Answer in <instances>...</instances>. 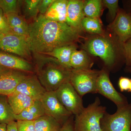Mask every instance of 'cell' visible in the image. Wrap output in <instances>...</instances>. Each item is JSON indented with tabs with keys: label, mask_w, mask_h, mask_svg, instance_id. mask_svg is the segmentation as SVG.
<instances>
[{
	"label": "cell",
	"mask_w": 131,
	"mask_h": 131,
	"mask_svg": "<svg viewBox=\"0 0 131 131\" xmlns=\"http://www.w3.org/2000/svg\"><path fill=\"white\" fill-rule=\"evenodd\" d=\"M6 131H18L16 121H12L7 124Z\"/></svg>",
	"instance_id": "obj_35"
},
{
	"label": "cell",
	"mask_w": 131,
	"mask_h": 131,
	"mask_svg": "<svg viewBox=\"0 0 131 131\" xmlns=\"http://www.w3.org/2000/svg\"><path fill=\"white\" fill-rule=\"evenodd\" d=\"M25 73L9 70L0 75V95L8 96L13 93L19 83L28 76Z\"/></svg>",
	"instance_id": "obj_13"
},
{
	"label": "cell",
	"mask_w": 131,
	"mask_h": 131,
	"mask_svg": "<svg viewBox=\"0 0 131 131\" xmlns=\"http://www.w3.org/2000/svg\"><path fill=\"white\" fill-rule=\"evenodd\" d=\"M131 83V79L128 78L121 77L118 81L119 88L121 92L128 91L130 88Z\"/></svg>",
	"instance_id": "obj_32"
},
{
	"label": "cell",
	"mask_w": 131,
	"mask_h": 131,
	"mask_svg": "<svg viewBox=\"0 0 131 131\" xmlns=\"http://www.w3.org/2000/svg\"><path fill=\"white\" fill-rule=\"evenodd\" d=\"M0 65L8 69L25 72L33 70L32 65L28 61L5 52L0 51Z\"/></svg>",
	"instance_id": "obj_15"
},
{
	"label": "cell",
	"mask_w": 131,
	"mask_h": 131,
	"mask_svg": "<svg viewBox=\"0 0 131 131\" xmlns=\"http://www.w3.org/2000/svg\"><path fill=\"white\" fill-rule=\"evenodd\" d=\"M103 5L109 10V13L112 19H114L118 12V0H103Z\"/></svg>",
	"instance_id": "obj_28"
},
{
	"label": "cell",
	"mask_w": 131,
	"mask_h": 131,
	"mask_svg": "<svg viewBox=\"0 0 131 131\" xmlns=\"http://www.w3.org/2000/svg\"><path fill=\"white\" fill-rule=\"evenodd\" d=\"M15 114L5 97H0V124H8L15 121Z\"/></svg>",
	"instance_id": "obj_25"
},
{
	"label": "cell",
	"mask_w": 131,
	"mask_h": 131,
	"mask_svg": "<svg viewBox=\"0 0 131 131\" xmlns=\"http://www.w3.org/2000/svg\"><path fill=\"white\" fill-rule=\"evenodd\" d=\"M102 131H131V102L117 108L116 112H106L101 122Z\"/></svg>",
	"instance_id": "obj_5"
},
{
	"label": "cell",
	"mask_w": 131,
	"mask_h": 131,
	"mask_svg": "<svg viewBox=\"0 0 131 131\" xmlns=\"http://www.w3.org/2000/svg\"><path fill=\"white\" fill-rule=\"evenodd\" d=\"M10 69H8L4 68V67L0 65V75L7 72Z\"/></svg>",
	"instance_id": "obj_37"
},
{
	"label": "cell",
	"mask_w": 131,
	"mask_h": 131,
	"mask_svg": "<svg viewBox=\"0 0 131 131\" xmlns=\"http://www.w3.org/2000/svg\"><path fill=\"white\" fill-rule=\"evenodd\" d=\"M45 115V112L41 101L37 100L20 113L15 115V118L16 121H34Z\"/></svg>",
	"instance_id": "obj_18"
},
{
	"label": "cell",
	"mask_w": 131,
	"mask_h": 131,
	"mask_svg": "<svg viewBox=\"0 0 131 131\" xmlns=\"http://www.w3.org/2000/svg\"><path fill=\"white\" fill-rule=\"evenodd\" d=\"M0 31L3 34H14L2 10L0 8Z\"/></svg>",
	"instance_id": "obj_30"
},
{
	"label": "cell",
	"mask_w": 131,
	"mask_h": 131,
	"mask_svg": "<svg viewBox=\"0 0 131 131\" xmlns=\"http://www.w3.org/2000/svg\"><path fill=\"white\" fill-rule=\"evenodd\" d=\"M70 64L73 69H91L93 62L84 50H76L71 55Z\"/></svg>",
	"instance_id": "obj_21"
},
{
	"label": "cell",
	"mask_w": 131,
	"mask_h": 131,
	"mask_svg": "<svg viewBox=\"0 0 131 131\" xmlns=\"http://www.w3.org/2000/svg\"><path fill=\"white\" fill-rule=\"evenodd\" d=\"M106 112V108L101 105L100 98L86 107H84L79 114L75 115V131H102L101 121Z\"/></svg>",
	"instance_id": "obj_4"
},
{
	"label": "cell",
	"mask_w": 131,
	"mask_h": 131,
	"mask_svg": "<svg viewBox=\"0 0 131 131\" xmlns=\"http://www.w3.org/2000/svg\"><path fill=\"white\" fill-rule=\"evenodd\" d=\"M100 70L72 69L71 83L78 93L82 97L89 93H96V84Z\"/></svg>",
	"instance_id": "obj_6"
},
{
	"label": "cell",
	"mask_w": 131,
	"mask_h": 131,
	"mask_svg": "<svg viewBox=\"0 0 131 131\" xmlns=\"http://www.w3.org/2000/svg\"><path fill=\"white\" fill-rule=\"evenodd\" d=\"M46 92L37 75H28L19 83L14 93L22 94L35 100H40Z\"/></svg>",
	"instance_id": "obj_12"
},
{
	"label": "cell",
	"mask_w": 131,
	"mask_h": 131,
	"mask_svg": "<svg viewBox=\"0 0 131 131\" xmlns=\"http://www.w3.org/2000/svg\"><path fill=\"white\" fill-rule=\"evenodd\" d=\"M7 100L15 115L20 113L36 101L30 96L19 93H13L7 96Z\"/></svg>",
	"instance_id": "obj_19"
},
{
	"label": "cell",
	"mask_w": 131,
	"mask_h": 131,
	"mask_svg": "<svg viewBox=\"0 0 131 131\" xmlns=\"http://www.w3.org/2000/svg\"><path fill=\"white\" fill-rule=\"evenodd\" d=\"M40 101L46 114L54 118L62 126L73 115L61 104L55 91H46Z\"/></svg>",
	"instance_id": "obj_9"
},
{
	"label": "cell",
	"mask_w": 131,
	"mask_h": 131,
	"mask_svg": "<svg viewBox=\"0 0 131 131\" xmlns=\"http://www.w3.org/2000/svg\"><path fill=\"white\" fill-rule=\"evenodd\" d=\"M19 2L17 0H0V8L5 15L18 13Z\"/></svg>",
	"instance_id": "obj_27"
},
{
	"label": "cell",
	"mask_w": 131,
	"mask_h": 131,
	"mask_svg": "<svg viewBox=\"0 0 131 131\" xmlns=\"http://www.w3.org/2000/svg\"><path fill=\"white\" fill-rule=\"evenodd\" d=\"M10 29L14 34L28 38L29 25L18 13L5 15Z\"/></svg>",
	"instance_id": "obj_17"
},
{
	"label": "cell",
	"mask_w": 131,
	"mask_h": 131,
	"mask_svg": "<svg viewBox=\"0 0 131 131\" xmlns=\"http://www.w3.org/2000/svg\"><path fill=\"white\" fill-rule=\"evenodd\" d=\"M80 32L66 23L56 22L40 14L29 25L28 40L31 52L47 54L58 47L75 44Z\"/></svg>",
	"instance_id": "obj_1"
},
{
	"label": "cell",
	"mask_w": 131,
	"mask_h": 131,
	"mask_svg": "<svg viewBox=\"0 0 131 131\" xmlns=\"http://www.w3.org/2000/svg\"><path fill=\"white\" fill-rule=\"evenodd\" d=\"M0 49L27 59L31 57L28 38L15 34H4L0 38Z\"/></svg>",
	"instance_id": "obj_8"
},
{
	"label": "cell",
	"mask_w": 131,
	"mask_h": 131,
	"mask_svg": "<svg viewBox=\"0 0 131 131\" xmlns=\"http://www.w3.org/2000/svg\"><path fill=\"white\" fill-rule=\"evenodd\" d=\"M55 1L56 0H41L39 9L40 14L44 15Z\"/></svg>",
	"instance_id": "obj_33"
},
{
	"label": "cell",
	"mask_w": 131,
	"mask_h": 131,
	"mask_svg": "<svg viewBox=\"0 0 131 131\" xmlns=\"http://www.w3.org/2000/svg\"><path fill=\"white\" fill-rule=\"evenodd\" d=\"M16 121L18 131H36L34 121Z\"/></svg>",
	"instance_id": "obj_29"
},
{
	"label": "cell",
	"mask_w": 131,
	"mask_h": 131,
	"mask_svg": "<svg viewBox=\"0 0 131 131\" xmlns=\"http://www.w3.org/2000/svg\"><path fill=\"white\" fill-rule=\"evenodd\" d=\"M126 69L128 72L131 73V67H127Z\"/></svg>",
	"instance_id": "obj_38"
},
{
	"label": "cell",
	"mask_w": 131,
	"mask_h": 131,
	"mask_svg": "<svg viewBox=\"0 0 131 131\" xmlns=\"http://www.w3.org/2000/svg\"><path fill=\"white\" fill-rule=\"evenodd\" d=\"M128 92H131V83L130 84V88H129V90H128Z\"/></svg>",
	"instance_id": "obj_39"
},
{
	"label": "cell",
	"mask_w": 131,
	"mask_h": 131,
	"mask_svg": "<svg viewBox=\"0 0 131 131\" xmlns=\"http://www.w3.org/2000/svg\"><path fill=\"white\" fill-rule=\"evenodd\" d=\"M41 0H25L24 2V11L26 16L29 18H37L39 12V6Z\"/></svg>",
	"instance_id": "obj_26"
},
{
	"label": "cell",
	"mask_w": 131,
	"mask_h": 131,
	"mask_svg": "<svg viewBox=\"0 0 131 131\" xmlns=\"http://www.w3.org/2000/svg\"><path fill=\"white\" fill-rule=\"evenodd\" d=\"M122 50L127 67H131V38L122 45Z\"/></svg>",
	"instance_id": "obj_31"
},
{
	"label": "cell",
	"mask_w": 131,
	"mask_h": 131,
	"mask_svg": "<svg viewBox=\"0 0 131 131\" xmlns=\"http://www.w3.org/2000/svg\"><path fill=\"white\" fill-rule=\"evenodd\" d=\"M34 122L36 131H60L62 126L54 118L46 114Z\"/></svg>",
	"instance_id": "obj_22"
},
{
	"label": "cell",
	"mask_w": 131,
	"mask_h": 131,
	"mask_svg": "<svg viewBox=\"0 0 131 131\" xmlns=\"http://www.w3.org/2000/svg\"><path fill=\"white\" fill-rule=\"evenodd\" d=\"M81 30L95 35L105 34L99 18L84 17L81 23Z\"/></svg>",
	"instance_id": "obj_23"
},
{
	"label": "cell",
	"mask_w": 131,
	"mask_h": 131,
	"mask_svg": "<svg viewBox=\"0 0 131 131\" xmlns=\"http://www.w3.org/2000/svg\"><path fill=\"white\" fill-rule=\"evenodd\" d=\"M73 115L62 126L60 131H75Z\"/></svg>",
	"instance_id": "obj_34"
},
{
	"label": "cell",
	"mask_w": 131,
	"mask_h": 131,
	"mask_svg": "<svg viewBox=\"0 0 131 131\" xmlns=\"http://www.w3.org/2000/svg\"><path fill=\"white\" fill-rule=\"evenodd\" d=\"M83 3L84 1L69 0L67 6L66 23L80 32L82 30L81 23L84 17Z\"/></svg>",
	"instance_id": "obj_14"
},
{
	"label": "cell",
	"mask_w": 131,
	"mask_h": 131,
	"mask_svg": "<svg viewBox=\"0 0 131 131\" xmlns=\"http://www.w3.org/2000/svg\"><path fill=\"white\" fill-rule=\"evenodd\" d=\"M7 124H0V131H6Z\"/></svg>",
	"instance_id": "obj_36"
},
{
	"label": "cell",
	"mask_w": 131,
	"mask_h": 131,
	"mask_svg": "<svg viewBox=\"0 0 131 131\" xmlns=\"http://www.w3.org/2000/svg\"><path fill=\"white\" fill-rule=\"evenodd\" d=\"M68 0H56L44 15L46 18L56 22L66 23Z\"/></svg>",
	"instance_id": "obj_16"
},
{
	"label": "cell",
	"mask_w": 131,
	"mask_h": 131,
	"mask_svg": "<svg viewBox=\"0 0 131 131\" xmlns=\"http://www.w3.org/2000/svg\"><path fill=\"white\" fill-rule=\"evenodd\" d=\"M55 92L61 104L73 115L79 114L84 108L81 96L70 81L62 84Z\"/></svg>",
	"instance_id": "obj_7"
},
{
	"label": "cell",
	"mask_w": 131,
	"mask_h": 131,
	"mask_svg": "<svg viewBox=\"0 0 131 131\" xmlns=\"http://www.w3.org/2000/svg\"><path fill=\"white\" fill-rule=\"evenodd\" d=\"M77 49L75 44H73L58 47L46 55L56 59L66 68L72 69L70 64L71 57L73 52Z\"/></svg>",
	"instance_id": "obj_20"
},
{
	"label": "cell",
	"mask_w": 131,
	"mask_h": 131,
	"mask_svg": "<svg viewBox=\"0 0 131 131\" xmlns=\"http://www.w3.org/2000/svg\"><path fill=\"white\" fill-rule=\"evenodd\" d=\"M96 93L109 99L117 106V108L127 105V98L124 95L118 92L115 89L109 78L107 71L100 70L96 84Z\"/></svg>",
	"instance_id": "obj_10"
},
{
	"label": "cell",
	"mask_w": 131,
	"mask_h": 131,
	"mask_svg": "<svg viewBox=\"0 0 131 131\" xmlns=\"http://www.w3.org/2000/svg\"><path fill=\"white\" fill-rule=\"evenodd\" d=\"M3 35H4V34H3L1 32V31H0V38H1V37H2Z\"/></svg>",
	"instance_id": "obj_40"
},
{
	"label": "cell",
	"mask_w": 131,
	"mask_h": 131,
	"mask_svg": "<svg viewBox=\"0 0 131 131\" xmlns=\"http://www.w3.org/2000/svg\"><path fill=\"white\" fill-rule=\"evenodd\" d=\"M37 57V77L46 91H55L62 84L70 81L71 70L52 57Z\"/></svg>",
	"instance_id": "obj_2"
},
{
	"label": "cell",
	"mask_w": 131,
	"mask_h": 131,
	"mask_svg": "<svg viewBox=\"0 0 131 131\" xmlns=\"http://www.w3.org/2000/svg\"><path fill=\"white\" fill-rule=\"evenodd\" d=\"M83 49L91 55L100 58L107 66H113L115 63L119 50L122 46L119 42L103 35H94L88 38L83 45Z\"/></svg>",
	"instance_id": "obj_3"
},
{
	"label": "cell",
	"mask_w": 131,
	"mask_h": 131,
	"mask_svg": "<svg viewBox=\"0 0 131 131\" xmlns=\"http://www.w3.org/2000/svg\"><path fill=\"white\" fill-rule=\"evenodd\" d=\"M108 27L122 46L131 38V14L123 10L118 11L115 18Z\"/></svg>",
	"instance_id": "obj_11"
},
{
	"label": "cell",
	"mask_w": 131,
	"mask_h": 131,
	"mask_svg": "<svg viewBox=\"0 0 131 131\" xmlns=\"http://www.w3.org/2000/svg\"><path fill=\"white\" fill-rule=\"evenodd\" d=\"M102 1L101 0L84 1L83 12L84 16L99 18L102 11Z\"/></svg>",
	"instance_id": "obj_24"
}]
</instances>
